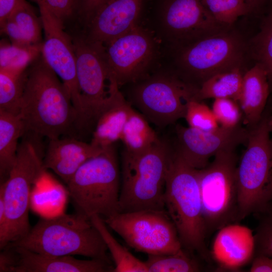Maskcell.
<instances>
[{
	"label": "cell",
	"instance_id": "obj_1",
	"mask_svg": "<svg viewBox=\"0 0 272 272\" xmlns=\"http://www.w3.org/2000/svg\"><path fill=\"white\" fill-rule=\"evenodd\" d=\"M20 115L26 132L49 140L76 125L77 114L70 93L42 56L27 71Z\"/></svg>",
	"mask_w": 272,
	"mask_h": 272
},
{
	"label": "cell",
	"instance_id": "obj_2",
	"mask_svg": "<svg viewBox=\"0 0 272 272\" xmlns=\"http://www.w3.org/2000/svg\"><path fill=\"white\" fill-rule=\"evenodd\" d=\"M165 208L177 229L183 247L208 259V234L197 169L173 150L167 174Z\"/></svg>",
	"mask_w": 272,
	"mask_h": 272
},
{
	"label": "cell",
	"instance_id": "obj_3",
	"mask_svg": "<svg viewBox=\"0 0 272 272\" xmlns=\"http://www.w3.org/2000/svg\"><path fill=\"white\" fill-rule=\"evenodd\" d=\"M9 244L41 254L81 255L110 262L100 233L90 218L78 212L40 219L24 237Z\"/></svg>",
	"mask_w": 272,
	"mask_h": 272
},
{
	"label": "cell",
	"instance_id": "obj_4",
	"mask_svg": "<svg viewBox=\"0 0 272 272\" xmlns=\"http://www.w3.org/2000/svg\"><path fill=\"white\" fill-rule=\"evenodd\" d=\"M172 151L162 140L143 152L124 151L120 212L165 210L166 179Z\"/></svg>",
	"mask_w": 272,
	"mask_h": 272
},
{
	"label": "cell",
	"instance_id": "obj_5",
	"mask_svg": "<svg viewBox=\"0 0 272 272\" xmlns=\"http://www.w3.org/2000/svg\"><path fill=\"white\" fill-rule=\"evenodd\" d=\"M249 130L236 169L237 221L254 214L272 196V116L263 113Z\"/></svg>",
	"mask_w": 272,
	"mask_h": 272
},
{
	"label": "cell",
	"instance_id": "obj_6",
	"mask_svg": "<svg viewBox=\"0 0 272 272\" xmlns=\"http://www.w3.org/2000/svg\"><path fill=\"white\" fill-rule=\"evenodd\" d=\"M66 184L78 213L103 219L119 213V173L114 146L86 161Z\"/></svg>",
	"mask_w": 272,
	"mask_h": 272
},
{
	"label": "cell",
	"instance_id": "obj_7",
	"mask_svg": "<svg viewBox=\"0 0 272 272\" xmlns=\"http://www.w3.org/2000/svg\"><path fill=\"white\" fill-rule=\"evenodd\" d=\"M45 169L35 144L24 140L19 144L15 162L9 175L1 183L5 218L0 225V248L24 237L31 229L29 210L31 190Z\"/></svg>",
	"mask_w": 272,
	"mask_h": 272
},
{
	"label": "cell",
	"instance_id": "obj_8",
	"mask_svg": "<svg viewBox=\"0 0 272 272\" xmlns=\"http://www.w3.org/2000/svg\"><path fill=\"white\" fill-rule=\"evenodd\" d=\"M197 169L207 234L237 221V157L235 150L221 151Z\"/></svg>",
	"mask_w": 272,
	"mask_h": 272
},
{
	"label": "cell",
	"instance_id": "obj_9",
	"mask_svg": "<svg viewBox=\"0 0 272 272\" xmlns=\"http://www.w3.org/2000/svg\"><path fill=\"white\" fill-rule=\"evenodd\" d=\"M103 220L130 247L148 255L172 254L183 248L166 210L119 212Z\"/></svg>",
	"mask_w": 272,
	"mask_h": 272
},
{
	"label": "cell",
	"instance_id": "obj_10",
	"mask_svg": "<svg viewBox=\"0 0 272 272\" xmlns=\"http://www.w3.org/2000/svg\"><path fill=\"white\" fill-rule=\"evenodd\" d=\"M72 40L83 109L78 128H83L95 122L110 102L118 84L109 70L101 45L85 36L76 37Z\"/></svg>",
	"mask_w": 272,
	"mask_h": 272
},
{
	"label": "cell",
	"instance_id": "obj_11",
	"mask_svg": "<svg viewBox=\"0 0 272 272\" xmlns=\"http://www.w3.org/2000/svg\"><path fill=\"white\" fill-rule=\"evenodd\" d=\"M196 91L174 78L157 77L135 88L133 101L147 119L164 127L184 117L187 103Z\"/></svg>",
	"mask_w": 272,
	"mask_h": 272
},
{
	"label": "cell",
	"instance_id": "obj_12",
	"mask_svg": "<svg viewBox=\"0 0 272 272\" xmlns=\"http://www.w3.org/2000/svg\"><path fill=\"white\" fill-rule=\"evenodd\" d=\"M37 5L44 33L42 57L67 88L77 114L76 124L78 125L82 118L83 109L72 39L64 31L63 23L60 20L43 4Z\"/></svg>",
	"mask_w": 272,
	"mask_h": 272
},
{
	"label": "cell",
	"instance_id": "obj_13",
	"mask_svg": "<svg viewBox=\"0 0 272 272\" xmlns=\"http://www.w3.org/2000/svg\"><path fill=\"white\" fill-rule=\"evenodd\" d=\"M242 41L237 34L225 30L199 38L182 52L183 65L202 81L218 73L240 67Z\"/></svg>",
	"mask_w": 272,
	"mask_h": 272
},
{
	"label": "cell",
	"instance_id": "obj_14",
	"mask_svg": "<svg viewBox=\"0 0 272 272\" xmlns=\"http://www.w3.org/2000/svg\"><path fill=\"white\" fill-rule=\"evenodd\" d=\"M176 130L177 144L174 150L195 169L205 167L210 159L221 151L246 144L249 133L248 128L240 125L232 128L220 126L214 130L202 131L179 125Z\"/></svg>",
	"mask_w": 272,
	"mask_h": 272
},
{
	"label": "cell",
	"instance_id": "obj_15",
	"mask_svg": "<svg viewBox=\"0 0 272 272\" xmlns=\"http://www.w3.org/2000/svg\"><path fill=\"white\" fill-rule=\"evenodd\" d=\"M101 46L109 70L119 86L139 78L153 52L151 39L137 26Z\"/></svg>",
	"mask_w": 272,
	"mask_h": 272
},
{
	"label": "cell",
	"instance_id": "obj_16",
	"mask_svg": "<svg viewBox=\"0 0 272 272\" xmlns=\"http://www.w3.org/2000/svg\"><path fill=\"white\" fill-rule=\"evenodd\" d=\"M144 0H109L88 22L87 39L103 45L135 26Z\"/></svg>",
	"mask_w": 272,
	"mask_h": 272
},
{
	"label": "cell",
	"instance_id": "obj_17",
	"mask_svg": "<svg viewBox=\"0 0 272 272\" xmlns=\"http://www.w3.org/2000/svg\"><path fill=\"white\" fill-rule=\"evenodd\" d=\"M162 13L166 25L180 36L199 38L223 30L201 0H165Z\"/></svg>",
	"mask_w": 272,
	"mask_h": 272
},
{
	"label": "cell",
	"instance_id": "obj_18",
	"mask_svg": "<svg viewBox=\"0 0 272 272\" xmlns=\"http://www.w3.org/2000/svg\"><path fill=\"white\" fill-rule=\"evenodd\" d=\"M210 253L221 269L237 270L255 256L254 234L249 228L236 223L226 225L218 230Z\"/></svg>",
	"mask_w": 272,
	"mask_h": 272
},
{
	"label": "cell",
	"instance_id": "obj_19",
	"mask_svg": "<svg viewBox=\"0 0 272 272\" xmlns=\"http://www.w3.org/2000/svg\"><path fill=\"white\" fill-rule=\"evenodd\" d=\"M14 263L10 272H109L114 267L101 259L82 260L72 255H53L33 252L8 244Z\"/></svg>",
	"mask_w": 272,
	"mask_h": 272
},
{
	"label": "cell",
	"instance_id": "obj_20",
	"mask_svg": "<svg viewBox=\"0 0 272 272\" xmlns=\"http://www.w3.org/2000/svg\"><path fill=\"white\" fill-rule=\"evenodd\" d=\"M103 149L73 138L49 140L43 167L51 169L67 183L83 163Z\"/></svg>",
	"mask_w": 272,
	"mask_h": 272
},
{
	"label": "cell",
	"instance_id": "obj_21",
	"mask_svg": "<svg viewBox=\"0 0 272 272\" xmlns=\"http://www.w3.org/2000/svg\"><path fill=\"white\" fill-rule=\"evenodd\" d=\"M268 79L267 72L259 63L243 76L238 103L247 128L257 124L264 113L269 93Z\"/></svg>",
	"mask_w": 272,
	"mask_h": 272
},
{
	"label": "cell",
	"instance_id": "obj_22",
	"mask_svg": "<svg viewBox=\"0 0 272 272\" xmlns=\"http://www.w3.org/2000/svg\"><path fill=\"white\" fill-rule=\"evenodd\" d=\"M132 108L119 88H117L110 102L95 121L91 143L104 149L120 140L124 126Z\"/></svg>",
	"mask_w": 272,
	"mask_h": 272
},
{
	"label": "cell",
	"instance_id": "obj_23",
	"mask_svg": "<svg viewBox=\"0 0 272 272\" xmlns=\"http://www.w3.org/2000/svg\"><path fill=\"white\" fill-rule=\"evenodd\" d=\"M26 132L20 114L0 110L1 183L7 179L17 157L19 139Z\"/></svg>",
	"mask_w": 272,
	"mask_h": 272
},
{
	"label": "cell",
	"instance_id": "obj_24",
	"mask_svg": "<svg viewBox=\"0 0 272 272\" xmlns=\"http://www.w3.org/2000/svg\"><path fill=\"white\" fill-rule=\"evenodd\" d=\"M240 67L218 73L206 79L196 89L194 99L230 98L238 102L242 85Z\"/></svg>",
	"mask_w": 272,
	"mask_h": 272
},
{
	"label": "cell",
	"instance_id": "obj_25",
	"mask_svg": "<svg viewBox=\"0 0 272 272\" xmlns=\"http://www.w3.org/2000/svg\"><path fill=\"white\" fill-rule=\"evenodd\" d=\"M120 140L124 145L125 151L139 153L150 149L161 139L150 126L147 119L132 108L124 126Z\"/></svg>",
	"mask_w": 272,
	"mask_h": 272
},
{
	"label": "cell",
	"instance_id": "obj_26",
	"mask_svg": "<svg viewBox=\"0 0 272 272\" xmlns=\"http://www.w3.org/2000/svg\"><path fill=\"white\" fill-rule=\"evenodd\" d=\"M90 220L101 235L114 261L113 272H148L145 261L134 256L115 239L102 218L94 215Z\"/></svg>",
	"mask_w": 272,
	"mask_h": 272
},
{
	"label": "cell",
	"instance_id": "obj_27",
	"mask_svg": "<svg viewBox=\"0 0 272 272\" xmlns=\"http://www.w3.org/2000/svg\"><path fill=\"white\" fill-rule=\"evenodd\" d=\"M27 71L0 70V110L20 114Z\"/></svg>",
	"mask_w": 272,
	"mask_h": 272
},
{
	"label": "cell",
	"instance_id": "obj_28",
	"mask_svg": "<svg viewBox=\"0 0 272 272\" xmlns=\"http://www.w3.org/2000/svg\"><path fill=\"white\" fill-rule=\"evenodd\" d=\"M42 43L19 45L1 42L0 70L17 72L26 71L41 54Z\"/></svg>",
	"mask_w": 272,
	"mask_h": 272
},
{
	"label": "cell",
	"instance_id": "obj_29",
	"mask_svg": "<svg viewBox=\"0 0 272 272\" xmlns=\"http://www.w3.org/2000/svg\"><path fill=\"white\" fill-rule=\"evenodd\" d=\"M148 255L145 261L148 272H194L200 270L198 263L183 248L172 254Z\"/></svg>",
	"mask_w": 272,
	"mask_h": 272
},
{
	"label": "cell",
	"instance_id": "obj_30",
	"mask_svg": "<svg viewBox=\"0 0 272 272\" xmlns=\"http://www.w3.org/2000/svg\"><path fill=\"white\" fill-rule=\"evenodd\" d=\"M210 14L220 24L228 26L251 13L244 0H201Z\"/></svg>",
	"mask_w": 272,
	"mask_h": 272
},
{
	"label": "cell",
	"instance_id": "obj_31",
	"mask_svg": "<svg viewBox=\"0 0 272 272\" xmlns=\"http://www.w3.org/2000/svg\"><path fill=\"white\" fill-rule=\"evenodd\" d=\"M254 214L258 219L254 234L255 256L263 255L272 257V198Z\"/></svg>",
	"mask_w": 272,
	"mask_h": 272
},
{
	"label": "cell",
	"instance_id": "obj_32",
	"mask_svg": "<svg viewBox=\"0 0 272 272\" xmlns=\"http://www.w3.org/2000/svg\"><path fill=\"white\" fill-rule=\"evenodd\" d=\"M8 18L17 24L30 44L41 43V26L40 21L30 5L25 1L14 10Z\"/></svg>",
	"mask_w": 272,
	"mask_h": 272
},
{
	"label": "cell",
	"instance_id": "obj_33",
	"mask_svg": "<svg viewBox=\"0 0 272 272\" xmlns=\"http://www.w3.org/2000/svg\"><path fill=\"white\" fill-rule=\"evenodd\" d=\"M188 126L202 131H211L220 126L212 109L194 99L188 101L184 117Z\"/></svg>",
	"mask_w": 272,
	"mask_h": 272
},
{
	"label": "cell",
	"instance_id": "obj_34",
	"mask_svg": "<svg viewBox=\"0 0 272 272\" xmlns=\"http://www.w3.org/2000/svg\"><path fill=\"white\" fill-rule=\"evenodd\" d=\"M255 53L260 63L272 79V11L255 38Z\"/></svg>",
	"mask_w": 272,
	"mask_h": 272
},
{
	"label": "cell",
	"instance_id": "obj_35",
	"mask_svg": "<svg viewBox=\"0 0 272 272\" xmlns=\"http://www.w3.org/2000/svg\"><path fill=\"white\" fill-rule=\"evenodd\" d=\"M212 109L220 126L232 128L240 125L243 115L235 100L230 98L215 99Z\"/></svg>",
	"mask_w": 272,
	"mask_h": 272
},
{
	"label": "cell",
	"instance_id": "obj_36",
	"mask_svg": "<svg viewBox=\"0 0 272 272\" xmlns=\"http://www.w3.org/2000/svg\"><path fill=\"white\" fill-rule=\"evenodd\" d=\"M36 3H41L63 23L76 13L77 0H31Z\"/></svg>",
	"mask_w": 272,
	"mask_h": 272
},
{
	"label": "cell",
	"instance_id": "obj_37",
	"mask_svg": "<svg viewBox=\"0 0 272 272\" xmlns=\"http://www.w3.org/2000/svg\"><path fill=\"white\" fill-rule=\"evenodd\" d=\"M1 30L10 39L13 44L28 45L30 44L17 24L11 19L8 18L1 24Z\"/></svg>",
	"mask_w": 272,
	"mask_h": 272
},
{
	"label": "cell",
	"instance_id": "obj_38",
	"mask_svg": "<svg viewBox=\"0 0 272 272\" xmlns=\"http://www.w3.org/2000/svg\"><path fill=\"white\" fill-rule=\"evenodd\" d=\"M109 0H77V13L87 22L96 12Z\"/></svg>",
	"mask_w": 272,
	"mask_h": 272
},
{
	"label": "cell",
	"instance_id": "obj_39",
	"mask_svg": "<svg viewBox=\"0 0 272 272\" xmlns=\"http://www.w3.org/2000/svg\"><path fill=\"white\" fill-rule=\"evenodd\" d=\"M251 272H272V257L263 255H255L251 261Z\"/></svg>",
	"mask_w": 272,
	"mask_h": 272
},
{
	"label": "cell",
	"instance_id": "obj_40",
	"mask_svg": "<svg viewBox=\"0 0 272 272\" xmlns=\"http://www.w3.org/2000/svg\"><path fill=\"white\" fill-rule=\"evenodd\" d=\"M25 0H0V25Z\"/></svg>",
	"mask_w": 272,
	"mask_h": 272
},
{
	"label": "cell",
	"instance_id": "obj_41",
	"mask_svg": "<svg viewBox=\"0 0 272 272\" xmlns=\"http://www.w3.org/2000/svg\"><path fill=\"white\" fill-rule=\"evenodd\" d=\"M250 9L251 13L258 11L266 0H244Z\"/></svg>",
	"mask_w": 272,
	"mask_h": 272
},
{
	"label": "cell",
	"instance_id": "obj_42",
	"mask_svg": "<svg viewBox=\"0 0 272 272\" xmlns=\"http://www.w3.org/2000/svg\"><path fill=\"white\" fill-rule=\"evenodd\" d=\"M271 198H272V196H271Z\"/></svg>",
	"mask_w": 272,
	"mask_h": 272
}]
</instances>
